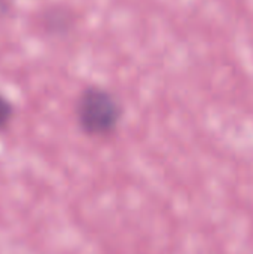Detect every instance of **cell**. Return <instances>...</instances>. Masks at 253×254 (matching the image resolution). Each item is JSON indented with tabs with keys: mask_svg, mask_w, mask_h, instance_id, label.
<instances>
[{
	"mask_svg": "<svg viewBox=\"0 0 253 254\" xmlns=\"http://www.w3.org/2000/svg\"><path fill=\"white\" fill-rule=\"evenodd\" d=\"M81 131L91 138L112 137L122 121L124 109L116 95L101 86H86L75 104Z\"/></svg>",
	"mask_w": 253,
	"mask_h": 254,
	"instance_id": "6da1fadb",
	"label": "cell"
},
{
	"mask_svg": "<svg viewBox=\"0 0 253 254\" xmlns=\"http://www.w3.org/2000/svg\"><path fill=\"white\" fill-rule=\"evenodd\" d=\"M12 10V1L10 0H0V18L6 16Z\"/></svg>",
	"mask_w": 253,
	"mask_h": 254,
	"instance_id": "277c9868",
	"label": "cell"
},
{
	"mask_svg": "<svg viewBox=\"0 0 253 254\" xmlns=\"http://www.w3.org/2000/svg\"><path fill=\"white\" fill-rule=\"evenodd\" d=\"M42 25L46 33L51 34H64L73 27V15L70 10L55 6L51 9H46L43 12Z\"/></svg>",
	"mask_w": 253,
	"mask_h": 254,
	"instance_id": "7a4b0ae2",
	"label": "cell"
},
{
	"mask_svg": "<svg viewBox=\"0 0 253 254\" xmlns=\"http://www.w3.org/2000/svg\"><path fill=\"white\" fill-rule=\"evenodd\" d=\"M15 116V106L13 103L3 94L0 92V131H6Z\"/></svg>",
	"mask_w": 253,
	"mask_h": 254,
	"instance_id": "3957f363",
	"label": "cell"
}]
</instances>
